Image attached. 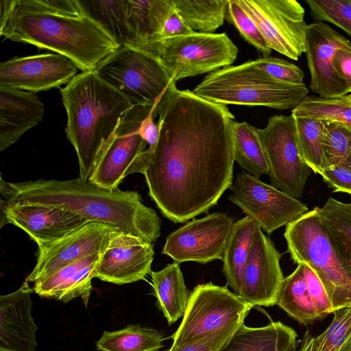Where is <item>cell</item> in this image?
Returning <instances> with one entry per match:
<instances>
[{"label": "cell", "instance_id": "6da1fadb", "mask_svg": "<svg viewBox=\"0 0 351 351\" xmlns=\"http://www.w3.org/2000/svg\"><path fill=\"white\" fill-rule=\"evenodd\" d=\"M176 83L155 104L160 134L143 175L160 213L177 223L207 213L232 186L234 117Z\"/></svg>", "mask_w": 351, "mask_h": 351}, {"label": "cell", "instance_id": "7a4b0ae2", "mask_svg": "<svg viewBox=\"0 0 351 351\" xmlns=\"http://www.w3.org/2000/svg\"><path fill=\"white\" fill-rule=\"evenodd\" d=\"M0 35L48 49L94 71L119 46L78 0H1Z\"/></svg>", "mask_w": 351, "mask_h": 351}, {"label": "cell", "instance_id": "3957f363", "mask_svg": "<svg viewBox=\"0 0 351 351\" xmlns=\"http://www.w3.org/2000/svg\"><path fill=\"white\" fill-rule=\"evenodd\" d=\"M0 191L6 205L36 204L63 208L85 218L153 243L160 235L161 220L143 203L137 191L103 188L90 180H38L8 182L1 177Z\"/></svg>", "mask_w": 351, "mask_h": 351}, {"label": "cell", "instance_id": "277c9868", "mask_svg": "<svg viewBox=\"0 0 351 351\" xmlns=\"http://www.w3.org/2000/svg\"><path fill=\"white\" fill-rule=\"evenodd\" d=\"M60 93L67 115L65 132L77 154L79 178L88 180L103 146L134 106L95 71L77 74Z\"/></svg>", "mask_w": 351, "mask_h": 351}, {"label": "cell", "instance_id": "5b68a950", "mask_svg": "<svg viewBox=\"0 0 351 351\" xmlns=\"http://www.w3.org/2000/svg\"><path fill=\"white\" fill-rule=\"evenodd\" d=\"M308 91L305 84H292L274 79L251 60L208 73L193 90L215 104L261 106L280 110H293Z\"/></svg>", "mask_w": 351, "mask_h": 351}, {"label": "cell", "instance_id": "8992f818", "mask_svg": "<svg viewBox=\"0 0 351 351\" xmlns=\"http://www.w3.org/2000/svg\"><path fill=\"white\" fill-rule=\"evenodd\" d=\"M319 208L286 226L287 251L294 263H304L316 273L335 311L351 308V280L334 249Z\"/></svg>", "mask_w": 351, "mask_h": 351}, {"label": "cell", "instance_id": "52a82bcc", "mask_svg": "<svg viewBox=\"0 0 351 351\" xmlns=\"http://www.w3.org/2000/svg\"><path fill=\"white\" fill-rule=\"evenodd\" d=\"M94 71L134 106L154 105L173 80L158 58L130 46L119 47Z\"/></svg>", "mask_w": 351, "mask_h": 351}, {"label": "cell", "instance_id": "ba28073f", "mask_svg": "<svg viewBox=\"0 0 351 351\" xmlns=\"http://www.w3.org/2000/svg\"><path fill=\"white\" fill-rule=\"evenodd\" d=\"M238 53L226 33L199 32L161 40L149 52L160 59L176 82L230 66Z\"/></svg>", "mask_w": 351, "mask_h": 351}, {"label": "cell", "instance_id": "9c48e42d", "mask_svg": "<svg viewBox=\"0 0 351 351\" xmlns=\"http://www.w3.org/2000/svg\"><path fill=\"white\" fill-rule=\"evenodd\" d=\"M154 105L134 106L125 114L101 149L89 180L114 190L127 176L143 174L152 150L147 147L148 145L141 136L139 128Z\"/></svg>", "mask_w": 351, "mask_h": 351}, {"label": "cell", "instance_id": "30bf717a", "mask_svg": "<svg viewBox=\"0 0 351 351\" xmlns=\"http://www.w3.org/2000/svg\"><path fill=\"white\" fill-rule=\"evenodd\" d=\"M252 308L227 287L212 282L199 285L190 293L180 325L170 337L172 344L182 346L241 326Z\"/></svg>", "mask_w": 351, "mask_h": 351}, {"label": "cell", "instance_id": "8fae6325", "mask_svg": "<svg viewBox=\"0 0 351 351\" xmlns=\"http://www.w3.org/2000/svg\"><path fill=\"white\" fill-rule=\"evenodd\" d=\"M257 133L266 154L271 185L301 197L312 170L301 156L293 116H273Z\"/></svg>", "mask_w": 351, "mask_h": 351}, {"label": "cell", "instance_id": "7c38bea8", "mask_svg": "<svg viewBox=\"0 0 351 351\" xmlns=\"http://www.w3.org/2000/svg\"><path fill=\"white\" fill-rule=\"evenodd\" d=\"M257 25L267 47L298 60L305 52L304 9L295 0H237Z\"/></svg>", "mask_w": 351, "mask_h": 351}, {"label": "cell", "instance_id": "4fadbf2b", "mask_svg": "<svg viewBox=\"0 0 351 351\" xmlns=\"http://www.w3.org/2000/svg\"><path fill=\"white\" fill-rule=\"evenodd\" d=\"M230 189L229 199L268 234L308 211L297 198L245 171L237 175Z\"/></svg>", "mask_w": 351, "mask_h": 351}, {"label": "cell", "instance_id": "5bb4252c", "mask_svg": "<svg viewBox=\"0 0 351 351\" xmlns=\"http://www.w3.org/2000/svg\"><path fill=\"white\" fill-rule=\"evenodd\" d=\"M234 223L232 218L223 213L193 218L167 237L162 253L179 264L222 260Z\"/></svg>", "mask_w": 351, "mask_h": 351}, {"label": "cell", "instance_id": "9a60e30c", "mask_svg": "<svg viewBox=\"0 0 351 351\" xmlns=\"http://www.w3.org/2000/svg\"><path fill=\"white\" fill-rule=\"evenodd\" d=\"M80 67L58 53L14 57L0 64V88L37 93L67 84Z\"/></svg>", "mask_w": 351, "mask_h": 351}, {"label": "cell", "instance_id": "2e32d148", "mask_svg": "<svg viewBox=\"0 0 351 351\" xmlns=\"http://www.w3.org/2000/svg\"><path fill=\"white\" fill-rule=\"evenodd\" d=\"M280 254L258 225L244 269L239 297L252 307L276 304L284 279Z\"/></svg>", "mask_w": 351, "mask_h": 351}, {"label": "cell", "instance_id": "e0dca14e", "mask_svg": "<svg viewBox=\"0 0 351 351\" xmlns=\"http://www.w3.org/2000/svg\"><path fill=\"white\" fill-rule=\"evenodd\" d=\"M343 47H351V41L325 22L315 21L307 25L304 53L311 75L309 88L319 97L348 94L334 64L337 51Z\"/></svg>", "mask_w": 351, "mask_h": 351}, {"label": "cell", "instance_id": "ac0fdd59", "mask_svg": "<svg viewBox=\"0 0 351 351\" xmlns=\"http://www.w3.org/2000/svg\"><path fill=\"white\" fill-rule=\"evenodd\" d=\"M89 222L61 207L36 204L6 205L1 200V227L11 223L24 230L38 245L45 247Z\"/></svg>", "mask_w": 351, "mask_h": 351}, {"label": "cell", "instance_id": "d6986e66", "mask_svg": "<svg viewBox=\"0 0 351 351\" xmlns=\"http://www.w3.org/2000/svg\"><path fill=\"white\" fill-rule=\"evenodd\" d=\"M114 229L108 224L88 222L59 240L38 248L36 264L25 281L34 283L70 263L103 253Z\"/></svg>", "mask_w": 351, "mask_h": 351}, {"label": "cell", "instance_id": "ffe728a7", "mask_svg": "<svg viewBox=\"0 0 351 351\" xmlns=\"http://www.w3.org/2000/svg\"><path fill=\"white\" fill-rule=\"evenodd\" d=\"M154 256L152 243L116 228L101 254L95 278L116 285L145 280L152 273Z\"/></svg>", "mask_w": 351, "mask_h": 351}, {"label": "cell", "instance_id": "44dd1931", "mask_svg": "<svg viewBox=\"0 0 351 351\" xmlns=\"http://www.w3.org/2000/svg\"><path fill=\"white\" fill-rule=\"evenodd\" d=\"M276 304L304 325L311 324L335 311L320 279L304 263L298 264L293 273L284 278Z\"/></svg>", "mask_w": 351, "mask_h": 351}, {"label": "cell", "instance_id": "7402d4cb", "mask_svg": "<svg viewBox=\"0 0 351 351\" xmlns=\"http://www.w3.org/2000/svg\"><path fill=\"white\" fill-rule=\"evenodd\" d=\"M33 291L24 281L13 293L0 297V351H35L38 326L31 315Z\"/></svg>", "mask_w": 351, "mask_h": 351}, {"label": "cell", "instance_id": "603a6c76", "mask_svg": "<svg viewBox=\"0 0 351 351\" xmlns=\"http://www.w3.org/2000/svg\"><path fill=\"white\" fill-rule=\"evenodd\" d=\"M101 254L83 258L37 280L33 291L41 298L63 302L80 297L87 306L92 291V280L95 278Z\"/></svg>", "mask_w": 351, "mask_h": 351}, {"label": "cell", "instance_id": "cb8c5ba5", "mask_svg": "<svg viewBox=\"0 0 351 351\" xmlns=\"http://www.w3.org/2000/svg\"><path fill=\"white\" fill-rule=\"evenodd\" d=\"M44 113V105L36 93L0 88V151L38 125Z\"/></svg>", "mask_w": 351, "mask_h": 351}, {"label": "cell", "instance_id": "d4e9b609", "mask_svg": "<svg viewBox=\"0 0 351 351\" xmlns=\"http://www.w3.org/2000/svg\"><path fill=\"white\" fill-rule=\"evenodd\" d=\"M297 338L292 328L279 321L257 328L243 323L218 351H295Z\"/></svg>", "mask_w": 351, "mask_h": 351}, {"label": "cell", "instance_id": "484cf974", "mask_svg": "<svg viewBox=\"0 0 351 351\" xmlns=\"http://www.w3.org/2000/svg\"><path fill=\"white\" fill-rule=\"evenodd\" d=\"M174 8L172 0H128V24L134 47L149 53Z\"/></svg>", "mask_w": 351, "mask_h": 351}, {"label": "cell", "instance_id": "4316f807", "mask_svg": "<svg viewBox=\"0 0 351 351\" xmlns=\"http://www.w3.org/2000/svg\"><path fill=\"white\" fill-rule=\"evenodd\" d=\"M150 275L156 306L171 325L184 316L189 298L180 264L173 262Z\"/></svg>", "mask_w": 351, "mask_h": 351}, {"label": "cell", "instance_id": "83f0119b", "mask_svg": "<svg viewBox=\"0 0 351 351\" xmlns=\"http://www.w3.org/2000/svg\"><path fill=\"white\" fill-rule=\"evenodd\" d=\"M257 226L247 216L234 222L224 249L222 271L227 285L237 295L240 294L244 269Z\"/></svg>", "mask_w": 351, "mask_h": 351}, {"label": "cell", "instance_id": "f1b7e54d", "mask_svg": "<svg viewBox=\"0 0 351 351\" xmlns=\"http://www.w3.org/2000/svg\"><path fill=\"white\" fill-rule=\"evenodd\" d=\"M84 12L119 46L134 47L128 24V0H78Z\"/></svg>", "mask_w": 351, "mask_h": 351}, {"label": "cell", "instance_id": "f546056e", "mask_svg": "<svg viewBox=\"0 0 351 351\" xmlns=\"http://www.w3.org/2000/svg\"><path fill=\"white\" fill-rule=\"evenodd\" d=\"M319 210L343 268L351 280V203L329 197Z\"/></svg>", "mask_w": 351, "mask_h": 351}, {"label": "cell", "instance_id": "4dcf8cb0", "mask_svg": "<svg viewBox=\"0 0 351 351\" xmlns=\"http://www.w3.org/2000/svg\"><path fill=\"white\" fill-rule=\"evenodd\" d=\"M165 338L159 331L140 324L121 330L104 331L96 343L99 351H158Z\"/></svg>", "mask_w": 351, "mask_h": 351}, {"label": "cell", "instance_id": "1f68e13d", "mask_svg": "<svg viewBox=\"0 0 351 351\" xmlns=\"http://www.w3.org/2000/svg\"><path fill=\"white\" fill-rule=\"evenodd\" d=\"M234 157L239 166L259 178L269 174V165L257 128L247 122L233 125Z\"/></svg>", "mask_w": 351, "mask_h": 351}, {"label": "cell", "instance_id": "d6a6232c", "mask_svg": "<svg viewBox=\"0 0 351 351\" xmlns=\"http://www.w3.org/2000/svg\"><path fill=\"white\" fill-rule=\"evenodd\" d=\"M172 3L194 32L213 34L226 20L227 0H172Z\"/></svg>", "mask_w": 351, "mask_h": 351}, {"label": "cell", "instance_id": "836d02e7", "mask_svg": "<svg viewBox=\"0 0 351 351\" xmlns=\"http://www.w3.org/2000/svg\"><path fill=\"white\" fill-rule=\"evenodd\" d=\"M301 156L315 173L324 169V131L327 121L313 117H294Z\"/></svg>", "mask_w": 351, "mask_h": 351}, {"label": "cell", "instance_id": "e575fe53", "mask_svg": "<svg viewBox=\"0 0 351 351\" xmlns=\"http://www.w3.org/2000/svg\"><path fill=\"white\" fill-rule=\"evenodd\" d=\"M291 114L335 121L351 129V95L347 94L330 98L307 95L292 110Z\"/></svg>", "mask_w": 351, "mask_h": 351}, {"label": "cell", "instance_id": "d590c367", "mask_svg": "<svg viewBox=\"0 0 351 351\" xmlns=\"http://www.w3.org/2000/svg\"><path fill=\"white\" fill-rule=\"evenodd\" d=\"M324 169L339 165H351V129L327 121L324 131Z\"/></svg>", "mask_w": 351, "mask_h": 351}, {"label": "cell", "instance_id": "8d00e7d4", "mask_svg": "<svg viewBox=\"0 0 351 351\" xmlns=\"http://www.w3.org/2000/svg\"><path fill=\"white\" fill-rule=\"evenodd\" d=\"M313 351H351V308L335 311L329 326L315 337Z\"/></svg>", "mask_w": 351, "mask_h": 351}, {"label": "cell", "instance_id": "74e56055", "mask_svg": "<svg viewBox=\"0 0 351 351\" xmlns=\"http://www.w3.org/2000/svg\"><path fill=\"white\" fill-rule=\"evenodd\" d=\"M315 21L328 22L351 37V0H305Z\"/></svg>", "mask_w": 351, "mask_h": 351}, {"label": "cell", "instance_id": "f35d334b", "mask_svg": "<svg viewBox=\"0 0 351 351\" xmlns=\"http://www.w3.org/2000/svg\"><path fill=\"white\" fill-rule=\"evenodd\" d=\"M225 19L233 25L241 36L263 57L270 55L272 50L267 47L257 25L237 0H227Z\"/></svg>", "mask_w": 351, "mask_h": 351}, {"label": "cell", "instance_id": "ab89813d", "mask_svg": "<svg viewBox=\"0 0 351 351\" xmlns=\"http://www.w3.org/2000/svg\"><path fill=\"white\" fill-rule=\"evenodd\" d=\"M254 63L257 68L276 80L292 84H304L303 71L283 59L267 56L254 60Z\"/></svg>", "mask_w": 351, "mask_h": 351}, {"label": "cell", "instance_id": "60d3db41", "mask_svg": "<svg viewBox=\"0 0 351 351\" xmlns=\"http://www.w3.org/2000/svg\"><path fill=\"white\" fill-rule=\"evenodd\" d=\"M240 326H234L218 330L199 341L176 346L172 344L165 351H218L230 339Z\"/></svg>", "mask_w": 351, "mask_h": 351}, {"label": "cell", "instance_id": "b9f144b4", "mask_svg": "<svg viewBox=\"0 0 351 351\" xmlns=\"http://www.w3.org/2000/svg\"><path fill=\"white\" fill-rule=\"evenodd\" d=\"M320 175L335 191L351 194L350 165H339L326 168Z\"/></svg>", "mask_w": 351, "mask_h": 351}, {"label": "cell", "instance_id": "7bdbcfd3", "mask_svg": "<svg viewBox=\"0 0 351 351\" xmlns=\"http://www.w3.org/2000/svg\"><path fill=\"white\" fill-rule=\"evenodd\" d=\"M193 32L194 31L191 29L182 16L174 10L165 21L159 34L158 41L190 34Z\"/></svg>", "mask_w": 351, "mask_h": 351}, {"label": "cell", "instance_id": "ee69618b", "mask_svg": "<svg viewBox=\"0 0 351 351\" xmlns=\"http://www.w3.org/2000/svg\"><path fill=\"white\" fill-rule=\"evenodd\" d=\"M337 75L345 84L348 94L351 95V47L338 49L334 58Z\"/></svg>", "mask_w": 351, "mask_h": 351}, {"label": "cell", "instance_id": "f6af8a7d", "mask_svg": "<svg viewBox=\"0 0 351 351\" xmlns=\"http://www.w3.org/2000/svg\"><path fill=\"white\" fill-rule=\"evenodd\" d=\"M157 116L155 112V105L149 114L143 121L139 128V134L143 140L147 143L148 148L153 149L158 141L160 127L158 123H154L155 117Z\"/></svg>", "mask_w": 351, "mask_h": 351}, {"label": "cell", "instance_id": "bcb514c9", "mask_svg": "<svg viewBox=\"0 0 351 351\" xmlns=\"http://www.w3.org/2000/svg\"><path fill=\"white\" fill-rule=\"evenodd\" d=\"M315 337L306 330L297 351H313Z\"/></svg>", "mask_w": 351, "mask_h": 351}]
</instances>
